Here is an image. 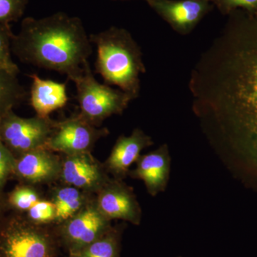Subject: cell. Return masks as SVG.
Listing matches in <instances>:
<instances>
[{
    "label": "cell",
    "instance_id": "26",
    "mask_svg": "<svg viewBox=\"0 0 257 257\" xmlns=\"http://www.w3.org/2000/svg\"><path fill=\"white\" fill-rule=\"evenodd\" d=\"M115 1H128V0H115Z\"/></svg>",
    "mask_w": 257,
    "mask_h": 257
},
{
    "label": "cell",
    "instance_id": "7",
    "mask_svg": "<svg viewBox=\"0 0 257 257\" xmlns=\"http://www.w3.org/2000/svg\"><path fill=\"white\" fill-rule=\"evenodd\" d=\"M108 133L106 128L97 130L78 114L57 122L45 147L67 155L89 153L96 142Z\"/></svg>",
    "mask_w": 257,
    "mask_h": 257
},
{
    "label": "cell",
    "instance_id": "18",
    "mask_svg": "<svg viewBox=\"0 0 257 257\" xmlns=\"http://www.w3.org/2000/svg\"><path fill=\"white\" fill-rule=\"evenodd\" d=\"M77 254L82 257H119V233L111 229Z\"/></svg>",
    "mask_w": 257,
    "mask_h": 257
},
{
    "label": "cell",
    "instance_id": "2",
    "mask_svg": "<svg viewBox=\"0 0 257 257\" xmlns=\"http://www.w3.org/2000/svg\"><path fill=\"white\" fill-rule=\"evenodd\" d=\"M11 50L24 63L55 71L72 82L84 71L92 53L82 20L60 12L41 19L27 18Z\"/></svg>",
    "mask_w": 257,
    "mask_h": 257
},
{
    "label": "cell",
    "instance_id": "8",
    "mask_svg": "<svg viewBox=\"0 0 257 257\" xmlns=\"http://www.w3.org/2000/svg\"><path fill=\"white\" fill-rule=\"evenodd\" d=\"M177 33L189 35L214 9L209 0H144Z\"/></svg>",
    "mask_w": 257,
    "mask_h": 257
},
{
    "label": "cell",
    "instance_id": "25",
    "mask_svg": "<svg viewBox=\"0 0 257 257\" xmlns=\"http://www.w3.org/2000/svg\"><path fill=\"white\" fill-rule=\"evenodd\" d=\"M70 257H82L79 254H72Z\"/></svg>",
    "mask_w": 257,
    "mask_h": 257
},
{
    "label": "cell",
    "instance_id": "15",
    "mask_svg": "<svg viewBox=\"0 0 257 257\" xmlns=\"http://www.w3.org/2000/svg\"><path fill=\"white\" fill-rule=\"evenodd\" d=\"M32 79L30 104L37 116L49 117L54 111L64 107L68 101L66 83L44 79L37 74L30 75Z\"/></svg>",
    "mask_w": 257,
    "mask_h": 257
},
{
    "label": "cell",
    "instance_id": "6",
    "mask_svg": "<svg viewBox=\"0 0 257 257\" xmlns=\"http://www.w3.org/2000/svg\"><path fill=\"white\" fill-rule=\"evenodd\" d=\"M50 236L25 223H13L0 234V257H53Z\"/></svg>",
    "mask_w": 257,
    "mask_h": 257
},
{
    "label": "cell",
    "instance_id": "16",
    "mask_svg": "<svg viewBox=\"0 0 257 257\" xmlns=\"http://www.w3.org/2000/svg\"><path fill=\"white\" fill-rule=\"evenodd\" d=\"M53 203L55 207V221L63 222L84 207V198L79 189L70 186L60 189L56 194Z\"/></svg>",
    "mask_w": 257,
    "mask_h": 257
},
{
    "label": "cell",
    "instance_id": "9",
    "mask_svg": "<svg viewBox=\"0 0 257 257\" xmlns=\"http://www.w3.org/2000/svg\"><path fill=\"white\" fill-rule=\"evenodd\" d=\"M111 229L110 220L96 206H88L66 221L62 234L72 254H77Z\"/></svg>",
    "mask_w": 257,
    "mask_h": 257
},
{
    "label": "cell",
    "instance_id": "20",
    "mask_svg": "<svg viewBox=\"0 0 257 257\" xmlns=\"http://www.w3.org/2000/svg\"><path fill=\"white\" fill-rule=\"evenodd\" d=\"M28 0H0V23L10 24L23 17Z\"/></svg>",
    "mask_w": 257,
    "mask_h": 257
},
{
    "label": "cell",
    "instance_id": "24",
    "mask_svg": "<svg viewBox=\"0 0 257 257\" xmlns=\"http://www.w3.org/2000/svg\"><path fill=\"white\" fill-rule=\"evenodd\" d=\"M13 168V162L9 152L0 142V186L4 183Z\"/></svg>",
    "mask_w": 257,
    "mask_h": 257
},
{
    "label": "cell",
    "instance_id": "3",
    "mask_svg": "<svg viewBox=\"0 0 257 257\" xmlns=\"http://www.w3.org/2000/svg\"><path fill=\"white\" fill-rule=\"evenodd\" d=\"M97 49L95 72L107 85H116L133 99L140 95V75L146 72L143 52L130 32L110 28L89 35Z\"/></svg>",
    "mask_w": 257,
    "mask_h": 257
},
{
    "label": "cell",
    "instance_id": "1",
    "mask_svg": "<svg viewBox=\"0 0 257 257\" xmlns=\"http://www.w3.org/2000/svg\"><path fill=\"white\" fill-rule=\"evenodd\" d=\"M228 16L191 72L192 109L211 143L257 170V11Z\"/></svg>",
    "mask_w": 257,
    "mask_h": 257
},
{
    "label": "cell",
    "instance_id": "21",
    "mask_svg": "<svg viewBox=\"0 0 257 257\" xmlns=\"http://www.w3.org/2000/svg\"><path fill=\"white\" fill-rule=\"evenodd\" d=\"M216 7L221 14L229 15L236 10H243L248 13L257 11V0H209Z\"/></svg>",
    "mask_w": 257,
    "mask_h": 257
},
{
    "label": "cell",
    "instance_id": "19",
    "mask_svg": "<svg viewBox=\"0 0 257 257\" xmlns=\"http://www.w3.org/2000/svg\"><path fill=\"white\" fill-rule=\"evenodd\" d=\"M14 34L10 24L0 23V68L18 75V66L11 57V42Z\"/></svg>",
    "mask_w": 257,
    "mask_h": 257
},
{
    "label": "cell",
    "instance_id": "13",
    "mask_svg": "<svg viewBox=\"0 0 257 257\" xmlns=\"http://www.w3.org/2000/svg\"><path fill=\"white\" fill-rule=\"evenodd\" d=\"M153 145L152 138L139 128H135L130 136H120L106 160V170L115 179L124 178L128 175L130 167L141 156L142 151Z\"/></svg>",
    "mask_w": 257,
    "mask_h": 257
},
{
    "label": "cell",
    "instance_id": "22",
    "mask_svg": "<svg viewBox=\"0 0 257 257\" xmlns=\"http://www.w3.org/2000/svg\"><path fill=\"white\" fill-rule=\"evenodd\" d=\"M28 213L30 219L37 224L55 220V207L53 202L39 200L29 209Z\"/></svg>",
    "mask_w": 257,
    "mask_h": 257
},
{
    "label": "cell",
    "instance_id": "5",
    "mask_svg": "<svg viewBox=\"0 0 257 257\" xmlns=\"http://www.w3.org/2000/svg\"><path fill=\"white\" fill-rule=\"evenodd\" d=\"M0 117V138L13 150L24 153L45 147L57 123L50 117H20L11 110Z\"/></svg>",
    "mask_w": 257,
    "mask_h": 257
},
{
    "label": "cell",
    "instance_id": "11",
    "mask_svg": "<svg viewBox=\"0 0 257 257\" xmlns=\"http://www.w3.org/2000/svg\"><path fill=\"white\" fill-rule=\"evenodd\" d=\"M135 170L128 175L140 179L145 183L147 192L156 197L167 189L170 180L171 157L167 144L147 155H141L137 161Z\"/></svg>",
    "mask_w": 257,
    "mask_h": 257
},
{
    "label": "cell",
    "instance_id": "14",
    "mask_svg": "<svg viewBox=\"0 0 257 257\" xmlns=\"http://www.w3.org/2000/svg\"><path fill=\"white\" fill-rule=\"evenodd\" d=\"M62 164L46 147L24 154L16 165L19 175L32 183H43L57 178Z\"/></svg>",
    "mask_w": 257,
    "mask_h": 257
},
{
    "label": "cell",
    "instance_id": "23",
    "mask_svg": "<svg viewBox=\"0 0 257 257\" xmlns=\"http://www.w3.org/2000/svg\"><path fill=\"white\" fill-rule=\"evenodd\" d=\"M10 202L20 210H29L40 199L38 194L29 187H20L15 189L10 197Z\"/></svg>",
    "mask_w": 257,
    "mask_h": 257
},
{
    "label": "cell",
    "instance_id": "4",
    "mask_svg": "<svg viewBox=\"0 0 257 257\" xmlns=\"http://www.w3.org/2000/svg\"><path fill=\"white\" fill-rule=\"evenodd\" d=\"M73 82L80 108L79 116L93 126H99L111 115L122 114L133 100L121 89L97 82L88 61L84 64L83 73Z\"/></svg>",
    "mask_w": 257,
    "mask_h": 257
},
{
    "label": "cell",
    "instance_id": "10",
    "mask_svg": "<svg viewBox=\"0 0 257 257\" xmlns=\"http://www.w3.org/2000/svg\"><path fill=\"white\" fill-rule=\"evenodd\" d=\"M96 207L109 220L120 219L138 225L142 209L131 187L121 179H114L99 191Z\"/></svg>",
    "mask_w": 257,
    "mask_h": 257
},
{
    "label": "cell",
    "instance_id": "12",
    "mask_svg": "<svg viewBox=\"0 0 257 257\" xmlns=\"http://www.w3.org/2000/svg\"><path fill=\"white\" fill-rule=\"evenodd\" d=\"M61 176L66 183L86 191H100L110 180L89 153L67 155Z\"/></svg>",
    "mask_w": 257,
    "mask_h": 257
},
{
    "label": "cell",
    "instance_id": "17",
    "mask_svg": "<svg viewBox=\"0 0 257 257\" xmlns=\"http://www.w3.org/2000/svg\"><path fill=\"white\" fill-rule=\"evenodd\" d=\"M17 76L0 68V116L26 97L27 93Z\"/></svg>",
    "mask_w": 257,
    "mask_h": 257
}]
</instances>
